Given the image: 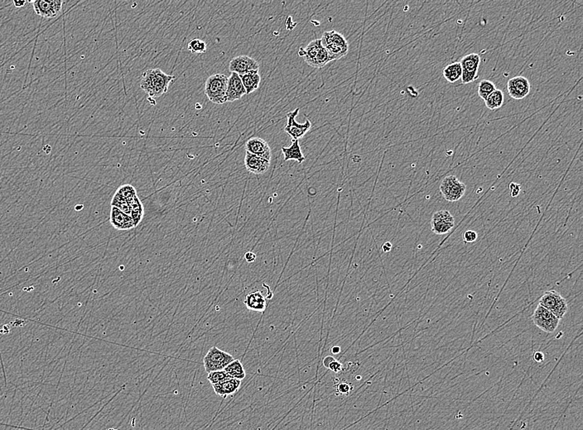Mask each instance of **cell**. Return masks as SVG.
I'll return each instance as SVG.
<instances>
[{
  "label": "cell",
  "instance_id": "37",
  "mask_svg": "<svg viewBox=\"0 0 583 430\" xmlns=\"http://www.w3.org/2000/svg\"><path fill=\"white\" fill-rule=\"evenodd\" d=\"M533 360H534L536 362L541 363V362H544V352H542V351H534V352H533Z\"/></svg>",
  "mask_w": 583,
  "mask_h": 430
},
{
  "label": "cell",
  "instance_id": "38",
  "mask_svg": "<svg viewBox=\"0 0 583 430\" xmlns=\"http://www.w3.org/2000/svg\"><path fill=\"white\" fill-rule=\"evenodd\" d=\"M256 254L253 252H247L244 254V259L248 263H252L256 260Z\"/></svg>",
  "mask_w": 583,
  "mask_h": 430
},
{
  "label": "cell",
  "instance_id": "17",
  "mask_svg": "<svg viewBox=\"0 0 583 430\" xmlns=\"http://www.w3.org/2000/svg\"><path fill=\"white\" fill-rule=\"evenodd\" d=\"M244 165L249 172L255 175H262L268 171L270 161L266 160L246 152L244 157Z\"/></svg>",
  "mask_w": 583,
  "mask_h": 430
},
{
  "label": "cell",
  "instance_id": "35",
  "mask_svg": "<svg viewBox=\"0 0 583 430\" xmlns=\"http://www.w3.org/2000/svg\"><path fill=\"white\" fill-rule=\"evenodd\" d=\"M342 368H343V366H342V363L339 361L335 360V361L331 362V364L329 365L327 369L331 371V372H333V373H338L342 370Z\"/></svg>",
  "mask_w": 583,
  "mask_h": 430
},
{
  "label": "cell",
  "instance_id": "39",
  "mask_svg": "<svg viewBox=\"0 0 583 430\" xmlns=\"http://www.w3.org/2000/svg\"><path fill=\"white\" fill-rule=\"evenodd\" d=\"M335 360L336 359L333 357H331V356H327V357H325L323 361H322L324 367H326V368H328L329 365L331 364V362L335 361Z\"/></svg>",
  "mask_w": 583,
  "mask_h": 430
},
{
  "label": "cell",
  "instance_id": "36",
  "mask_svg": "<svg viewBox=\"0 0 583 430\" xmlns=\"http://www.w3.org/2000/svg\"><path fill=\"white\" fill-rule=\"evenodd\" d=\"M510 194L512 197H516L520 194V190H521V187L520 185L518 184L512 183L510 184Z\"/></svg>",
  "mask_w": 583,
  "mask_h": 430
},
{
  "label": "cell",
  "instance_id": "24",
  "mask_svg": "<svg viewBox=\"0 0 583 430\" xmlns=\"http://www.w3.org/2000/svg\"><path fill=\"white\" fill-rule=\"evenodd\" d=\"M504 93L500 89H496L492 94L489 95L485 100L486 107L491 110H496L502 107L504 104Z\"/></svg>",
  "mask_w": 583,
  "mask_h": 430
},
{
  "label": "cell",
  "instance_id": "2",
  "mask_svg": "<svg viewBox=\"0 0 583 430\" xmlns=\"http://www.w3.org/2000/svg\"><path fill=\"white\" fill-rule=\"evenodd\" d=\"M321 42L328 53L330 61L339 60L347 55L349 50L347 38L335 30L324 32Z\"/></svg>",
  "mask_w": 583,
  "mask_h": 430
},
{
  "label": "cell",
  "instance_id": "22",
  "mask_svg": "<svg viewBox=\"0 0 583 430\" xmlns=\"http://www.w3.org/2000/svg\"><path fill=\"white\" fill-rule=\"evenodd\" d=\"M444 78L449 83H455L462 78L463 68L462 65L458 61L453 63L448 64L442 71Z\"/></svg>",
  "mask_w": 583,
  "mask_h": 430
},
{
  "label": "cell",
  "instance_id": "32",
  "mask_svg": "<svg viewBox=\"0 0 583 430\" xmlns=\"http://www.w3.org/2000/svg\"><path fill=\"white\" fill-rule=\"evenodd\" d=\"M187 49L192 53H204L207 49V46L203 40L194 38L190 41Z\"/></svg>",
  "mask_w": 583,
  "mask_h": 430
},
{
  "label": "cell",
  "instance_id": "34",
  "mask_svg": "<svg viewBox=\"0 0 583 430\" xmlns=\"http://www.w3.org/2000/svg\"><path fill=\"white\" fill-rule=\"evenodd\" d=\"M351 385L347 382L340 383L338 386H337V391H339L340 393L344 394V395L349 394L350 391H351Z\"/></svg>",
  "mask_w": 583,
  "mask_h": 430
},
{
  "label": "cell",
  "instance_id": "40",
  "mask_svg": "<svg viewBox=\"0 0 583 430\" xmlns=\"http://www.w3.org/2000/svg\"><path fill=\"white\" fill-rule=\"evenodd\" d=\"M381 249H382V251H383V252H390V251H391V249H392L391 242H384V243H383V245H382V247H381Z\"/></svg>",
  "mask_w": 583,
  "mask_h": 430
},
{
  "label": "cell",
  "instance_id": "29",
  "mask_svg": "<svg viewBox=\"0 0 583 430\" xmlns=\"http://www.w3.org/2000/svg\"><path fill=\"white\" fill-rule=\"evenodd\" d=\"M436 222H447V223H455L454 217L448 210H439L434 213L431 223Z\"/></svg>",
  "mask_w": 583,
  "mask_h": 430
},
{
  "label": "cell",
  "instance_id": "30",
  "mask_svg": "<svg viewBox=\"0 0 583 430\" xmlns=\"http://www.w3.org/2000/svg\"><path fill=\"white\" fill-rule=\"evenodd\" d=\"M432 231L434 232V234H437V235H443L451 231L453 227H454V223H447V222H436V223H431Z\"/></svg>",
  "mask_w": 583,
  "mask_h": 430
},
{
  "label": "cell",
  "instance_id": "11",
  "mask_svg": "<svg viewBox=\"0 0 583 430\" xmlns=\"http://www.w3.org/2000/svg\"><path fill=\"white\" fill-rule=\"evenodd\" d=\"M32 3L37 15L42 18L53 19L58 16L61 12L63 2L61 0H36L32 1Z\"/></svg>",
  "mask_w": 583,
  "mask_h": 430
},
{
  "label": "cell",
  "instance_id": "25",
  "mask_svg": "<svg viewBox=\"0 0 583 430\" xmlns=\"http://www.w3.org/2000/svg\"><path fill=\"white\" fill-rule=\"evenodd\" d=\"M144 215H145L144 205H143L142 202H141V200H140L139 196L137 195L134 198V200L132 201L131 215H130V217H131L132 219L134 221V226L135 227H137V226L141 223V221L143 220V218H144Z\"/></svg>",
  "mask_w": 583,
  "mask_h": 430
},
{
  "label": "cell",
  "instance_id": "1",
  "mask_svg": "<svg viewBox=\"0 0 583 430\" xmlns=\"http://www.w3.org/2000/svg\"><path fill=\"white\" fill-rule=\"evenodd\" d=\"M175 76L164 73L160 69H149L143 73L140 88L150 98L159 97L168 91L169 84Z\"/></svg>",
  "mask_w": 583,
  "mask_h": 430
},
{
  "label": "cell",
  "instance_id": "21",
  "mask_svg": "<svg viewBox=\"0 0 583 430\" xmlns=\"http://www.w3.org/2000/svg\"><path fill=\"white\" fill-rule=\"evenodd\" d=\"M282 152L284 155V161L294 160L301 164L305 161L298 140L292 139V144L289 147H282Z\"/></svg>",
  "mask_w": 583,
  "mask_h": 430
},
{
  "label": "cell",
  "instance_id": "28",
  "mask_svg": "<svg viewBox=\"0 0 583 430\" xmlns=\"http://www.w3.org/2000/svg\"><path fill=\"white\" fill-rule=\"evenodd\" d=\"M116 194H118L123 199H126L127 201H129V202H132L134 198L137 196L136 189L131 185H124V186L119 187L117 189Z\"/></svg>",
  "mask_w": 583,
  "mask_h": 430
},
{
  "label": "cell",
  "instance_id": "12",
  "mask_svg": "<svg viewBox=\"0 0 583 430\" xmlns=\"http://www.w3.org/2000/svg\"><path fill=\"white\" fill-rule=\"evenodd\" d=\"M229 70L232 73H236L240 76L250 71H259L260 64L257 60L250 56L239 55L230 61Z\"/></svg>",
  "mask_w": 583,
  "mask_h": 430
},
{
  "label": "cell",
  "instance_id": "31",
  "mask_svg": "<svg viewBox=\"0 0 583 430\" xmlns=\"http://www.w3.org/2000/svg\"><path fill=\"white\" fill-rule=\"evenodd\" d=\"M230 376L228 374L226 373V371H216V372H211V373H208L207 380L210 381L211 385H216L219 383L223 382L225 380H228Z\"/></svg>",
  "mask_w": 583,
  "mask_h": 430
},
{
  "label": "cell",
  "instance_id": "9",
  "mask_svg": "<svg viewBox=\"0 0 583 430\" xmlns=\"http://www.w3.org/2000/svg\"><path fill=\"white\" fill-rule=\"evenodd\" d=\"M463 68L462 81L463 84H469L475 81L478 77V70L481 64V57L476 53H470L465 55L461 60Z\"/></svg>",
  "mask_w": 583,
  "mask_h": 430
},
{
  "label": "cell",
  "instance_id": "20",
  "mask_svg": "<svg viewBox=\"0 0 583 430\" xmlns=\"http://www.w3.org/2000/svg\"><path fill=\"white\" fill-rule=\"evenodd\" d=\"M239 77L246 91V95H250L260 86L261 77L259 71H250L244 75H240Z\"/></svg>",
  "mask_w": 583,
  "mask_h": 430
},
{
  "label": "cell",
  "instance_id": "19",
  "mask_svg": "<svg viewBox=\"0 0 583 430\" xmlns=\"http://www.w3.org/2000/svg\"><path fill=\"white\" fill-rule=\"evenodd\" d=\"M244 304L248 310L255 312H263L266 309V299L260 291H254L248 294Z\"/></svg>",
  "mask_w": 583,
  "mask_h": 430
},
{
  "label": "cell",
  "instance_id": "3",
  "mask_svg": "<svg viewBox=\"0 0 583 430\" xmlns=\"http://www.w3.org/2000/svg\"><path fill=\"white\" fill-rule=\"evenodd\" d=\"M228 77L224 74H214L205 81V93L210 102L223 105L226 101Z\"/></svg>",
  "mask_w": 583,
  "mask_h": 430
},
{
  "label": "cell",
  "instance_id": "27",
  "mask_svg": "<svg viewBox=\"0 0 583 430\" xmlns=\"http://www.w3.org/2000/svg\"><path fill=\"white\" fill-rule=\"evenodd\" d=\"M131 205L132 202L127 201L126 199H123L116 193L114 195L112 201H111V206L117 208L122 212H124V214H126L129 216L131 215Z\"/></svg>",
  "mask_w": 583,
  "mask_h": 430
},
{
  "label": "cell",
  "instance_id": "13",
  "mask_svg": "<svg viewBox=\"0 0 583 430\" xmlns=\"http://www.w3.org/2000/svg\"><path fill=\"white\" fill-rule=\"evenodd\" d=\"M530 83L524 76H515L508 81V94L515 100H523L530 92Z\"/></svg>",
  "mask_w": 583,
  "mask_h": 430
},
{
  "label": "cell",
  "instance_id": "8",
  "mask_svg": "<svg viewBox=\"0 0 583 430\" xmlns=\"http://www.w3.org/2000/svg\"><path fill=\"white\" fill-rule=\"evenodd\" d=\"M532 320L535 326L546 333H554L560 322L556 316L539 304L533 311Z\"/></svg>",
  "mask_w": 583,
  "mask_h": 430
},
{
  "label": "cell",
  "instance_id": "14",
  "mask_svg": "<svg viewBox=\"0 0 583 430\" xmlns=\"http://www.w3.org/2000/svg\"><path fill=\"white\" fill-rule=\"evenodd\" d=\"M245 150L253 155L257 156L266 160L272 158V150L268 142L260 137H252L248 140L245 144Z\"/></svg>",
  "mask_w": 583,
  "mask_h": 430
},
{
  "label": "cell",
  "instance_id": "6",
  "mask_svg": "<svg viewBox=\"0 0 583 430\" xmlns=\"http://www.w3.org/2000/svg\"><path fill=\"white\" fill-rule=\"evenodd\" d=\"M539 305L549 310L558 320L564 317L568 310L567 300L557 291H546L539 299Z\"/></svg>",
  "mask_w": 583,
  "mask_h": 430
},
{
  "label": "cell",
  "instance_id": "15",
  "mask_svg": "<svg viewBox=\"0 0 583 430\" xmlns=\"http://www.w3.org/2000/svg\"><path fill=\"white\" fill-rule=\"evenodd\" d=\"M244 95H246V91L244 89L241 79L239 75L236 73H232L228 77V84L226 90V101L227 102H234L241 99Z\"/></svg>",
  "mask_w": 583,
  "mask_h": 430
},
{
  "label": "cell",
  "instance_id": "33",
  "mask_svg": "<svg viewBox=\"0 0 583 430\" xmlns=\"http://www.w3.org/2000/svg\"><path fill=\"white\" fill-rule=\"evenodd\" d=\"M463 241L466 242V243H471L474 242L476 241L478 239V234L475 231L473 230H466L464 232L463 234Z\"/></svg>",
  "mask_w": 583,
  "mask_h": 430
},
{
  "label": "cell",
  "instance_id": "5",
  "mask_svg": "<svg viewBox=\"0 0 583 430\" xmlns=\"http://www.w3.org/2000/svg\"><path fill=\"white\" fill-rule=\"evenodd\" d=\"M234 360L232 355L221 350L216 346H213L209 349L203 358V365L205 372L210 373L216 371L224 370Z\"/></svg>",
  "mask_w": 583,
  "mask_h": 430
},
{
  "label": "cell",
  "instance_id": "26",
  "mask_svg": "<svg viewBox=\"0 0 583 430\" xmlns=\"http://www.w3.org/2000/svg\"><path fill=\"white\" fill-rule=\"evenodd\" d=\"M496 89V84L489 80H482L478 85V95L482 100L487 99L489 95L492 94Z\"/></svg>",
  "mask_w": 583,
  "mask_h": 430
},
{
  "label": "cell",
  "instance_id": "4",
  "mask_svg": "<svg viewBox=\"0 0 583 430\" xmlns=\"http://www.w3.org/2000/svg\"><path fill=\"white\" fill-rule=\"evenodd\" d=\"M298 55L314 68H322L330 62L328 53L322 47L319 39L311 42L305 48H300Z\"/></svg>",
  "mask_w": 583,
  "mask_h": 430
},
{
  "label": "cell",
  "instance_id": "41",
  "mask_svg": "<svg viewBox=\"0 0 583 430\" xmlns=\"http://www.w3.org/2000/svg\"><path fill=\"white\" fill-rule=\"evenodd\" d=\"M13 4L17 8H21L26 4V1H14Z\"/></svg>",
  "mask_w": 583,
  "mask_h": 430
},
{
  "label": "cell",
  "instance_id": "10",
  "mask_svg": "<svg viewBox=\"0 0 583 430\" xmlns=\"http://www.w3.org/2000/svg\"><path fill=\"white\" fill-rule=\"evenodd\" d=\"M299 108H297L295 110L287 114L288 123L284 128V131L286 132L287 134H289L292 139L295 140H298L304 136L312 127V124H311L309 119H307L304 124L297 123L296 121V117L299 113Z\"/></svg>",
  "mask_w": 583,
  "mask_h": 430
},
{
  "label": "cell",
  "instance_id": "42",
  "mask_svg": "<svg viewBox=\"0 0 583 430\" xmlns=\"http://www.w3.org/2000/svg\"><path fill=\"white\" fill-rule=\"evenodd\" d=\"M331 352H332V353H333V354H338V353H340V352H341V347H340V346L332 347V348H331Z\"/></svg>",
  "mask_w": 583,
  "mask_h": 430
},
{
  "label": "cell",
  "instance_id": "23",
  "mask_svg": "<svg viewBox=\"0 0 583 430\" xmlns=\"http://www.w3.org/2000/svg\"><path fill=\"white\" fill-rule=\"evenodd\" d=\"M229 376L238 380H243L246 376V373L244 370V366L239 360H234L231 362L227 367L224 369Z\"/></svg>",
  "mask_w": 583,
  "mask_h": 430
},
{
  "label": "cell",
  "instance_id": "7",
  "mask_svg": "<svg viewBox=\"0 0 583 430\" xmlns=\"http://www.w3.org/2000/svg\"><path fill=\"white\" fill-rule=\"evenodd\" d=\"M466 186L461 182L457 176H446L440 185V190L444 199L449 202H456L465 194Z\"/></svg>",
  "mask_w": 583,
  "mask_h": 430
},
{
  "label": "cell",
  "instance_id": "16",
  "mask_svg": "<svg viewBox=\"0 0 583 430\" xmlns=\"http://www.w3.org/2000/svg\"><path fill=\"white\" fill-rule=\"evenodd\" d=\"M110 221L114 228L120 231H128L135 228L131 217L114 206H111Z\"/></svg>",
  "mask_w": 583,
  "mask_h": 430
},
{
  "label": "cell",
  "instance_id": "18",
  "mask_svg": "<svg viewBox=\"0 0 583 430\" xmlns=\"http://www.w3.org/2000/svg\"><path fill=\"white\" fill-rule=\"evenodd\" d=\"M240 386L241 380L234 378H229L228 380H225L223 382L213 385L212 388L216 395L226 397L237 392Z\"/></svg>",
  "mask_w": 583,
  "mask_h": 430
}]
</instances>
